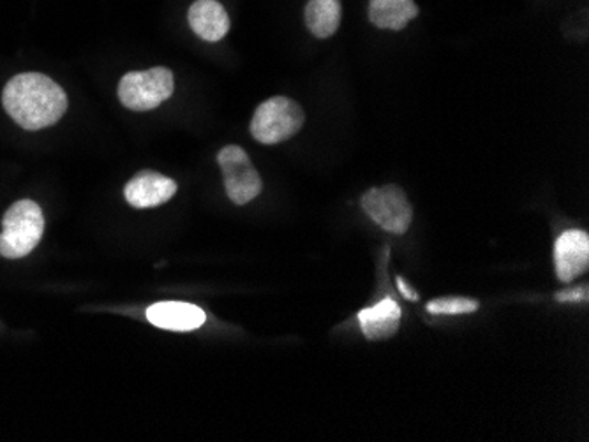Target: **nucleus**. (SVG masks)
Segmentation results:
<instances>
[{
	"mask_svg": "<svg viewBox=\"0 0 589 442\" xmlns=\"http://www.w3.org/2000/svg\"><path fill=\"white\" fill-rule=\"evenodd\" d=\"M6 114L25 131L50 128L64 117L67 96L61 85L41 73H22L9 79L2 93Z\"/></svg>",
	"mask_w": 589,
	"mask_h": 442,
	"instance_id": "nucleus-1",
	"label": "nucleus"
},
{
	"mask_svg": "<svg viewBox=\"0 0 589 442\" xmlns=\"http://www.w3.org/2000/svg\"><path fill=\"white\" fill-rule=\"evenodd\" d=\"M44 233V215L41 206L32 200H20L9 206L2 219L0 256L20 259L31 255Z\"/></svg>",
	"mask_w": 589,
	"mask_h": 442,
	"instance_id": "nucleus-2",
	"label": "nucleus"
},
{
	"mask_svg": "<svg viewBox=\"0 0 589 442\" xmlns=\"http://www.w3.org/2000/svg\"><path fill=\"white\" fill-rule=\"evenodd\" d=\"M303 120L306 115L293 99L270 97L253 115L251 134L258 143L278 145L293 138L302 129Z\"/></svg>",
	"mask_w": 589,
	"mask_h": 442,
	"instance_id": "nucleus-3",
	"label": "nucleus"
},
{
	"mask_svg": "<svg viewBox=\"0 0 589 442\" xmlns=\"http://www.w3.org/2000/svg\"><path fill=\"white\" fill-rule=\"evenodd\" d=\"M175 90L173 73L167 67L131 71L119 84V99L128 110L150 111L163 105Z\"/></svg>",
	"mask_w": 589,
	"mask_h": 442,
	"instance_id": "nucleus-4",
	"label": "nucleus"
},
{
	"mask_svg": "<svg viewBox=\"0 0 589 442\" xmlns=\"http://www.w3.org/2000/svg\"><path fill=\"white\" fill-rule=\"evenodd\" d=\"M362 208L374 224L394 235H405L414 220V208L399 185L370 188L362 196Z\"/></svg>",
	"mask_w": 589,
	"mask_h": 442,
	"instance_id": "nucleus-5",
	"label": "nucleus"
},
{
	"mask_svg": "<svg viewBox=\"0 0 589 442\" xmlns=\"http://www.w3.org/2000/svg\"><path fill=\"white\" fill-rule=\"evenodd\" d=\"M226 194L235 205L243 206L260 196L264 182L246 150L238 145H228L217 153Z\"/></svg>",
	"mask_w": 589,
	"mask_h": 442,
	"instance_id": "nucleus-6",
	"label": "nucleus"
},
{
	"mask_svg": "<svg viewBox=\"0 0 589 442\" xmlns=\"http://www.w3.org/2000/svg\"><path fill=\"white\" fill-rule=\"evenodd\" d=\"M556 276L561 282H572L588 272L589 237L581 229H570L555 246Z\"/></svg>",
	"mask_w": 589,
	"mask_h": 442,
	"instance_id": "nucleus-7",
	"label": "nucleus"
},
{
	"mask_svg": "<svg viewBox=\"0 0 589 442\" xmlns=\"http://www.w3.org/2000/svg\"><path fill=\"white\" fill-rule=\"evenodd\" d=\"M176 193L175 180L161 175L158 171H140L124 187V196L135 208H154L170 202Z\"/></svg>",
	"mask_w": 589,
	"mask_h": 442,
	"instance_id": "nucleus-8",
	"label": "nucleus"
},
{
	"mask_svg": "<svg viewBox=\"0 0 589 442\" xmlns=\"http://www.w3.org/2000/svg\"><path fill=\"white\" fill-rule=\"evenodd\" d=\"M147 320L156 328L170 332H193L205 324L207 315L200 306L182 302H163L147 309Z\"/></svg>",
	"mask_w": 589,
	"mask_h": 442,
	"instance_id": "nucleus-9",
	"label": "nucleus"
},
{
	"mask_svg": "<svg viewBox=\"0 0 589 442\" xmlns=\"http://www.w3.org/2000/svg\"><path fill=\"white\" fill-rule=\"evenodd\" d=\"M194 34L208 43H217L229 31V17L217 0H196L188 13Z\"/></svg>",
	"mask_w": 589,
	"mask_h": 442,
	"instance_id": "nucleus-10",
	"label": "nucleus"
},
{
	"mask_svg": "<svg viewBox=\"0 0 589 442\" xmlns=\"http://www.w3.org/2000/svg\"><path fill=\"white\" fill-rule=\"evenodd\" d=\"M358 321L370 341H387L399 332L400 306L392 298H385L370 309L358 312Z\"/></svg>",
	"mask_w": 589,
	"mask_h": 442,
	"instance_id": "nucleus-11",
	"label": "nucleus"
},
{
	"mask_svg": "<svg viewBox=\"0 0 589 442\" xmlns=\"http://www.w3.org/2000/svg\"><path fill=\"white\" fill-rule=\"evenodd\" d=\"M370 22L378 29L403 31L418 17L415 0H370Z\"/></svg>",
	"mask_w": 589,
	"mask_h": 442,
	"instance_id": "nucleus-12",
	"label": "nucleus"
},
{
	"mask_svg": "<svg viewBox=\"0 0 589 442\" xmlns=\"http://www.w3.org/2000/svg\"><path fill=\"white\" fill-rule=\"evenodd\" d=\"M306 25L318 40L334 35L341 25V0H309Z\"/></svg>",
	"mask_w": 589,
	"mask_h": 442,
	"instance_id": "nucleus-13",
	"label": "nucleus"
},
{
	"mask_svg": "<svg viewBox=\"0 0 589 442\" xmlns=\"http://www.w3.org/2000/svg\"><path fill=\"white\" fill-rule=\"evenodd\" d=\"M479 306L480 303L471 300V298H438V300L427 303V311L431 312V314L459 315L476 312Z\"/></svg>",
	"mask_w": 589,
	"mask_h": 442,
	"instance_id": "nucleus-14",
	"label": "nucleus"
},
{
	"mask_svg": "<svg viewBox=\"0 0 589 442\" xmlns=\"http://www.w3.org/2000/svg\"><path fill=\"white\" fill-rule=\"evenodd\" d=\"M558 302H586L588 300V288H581V290L564 291V293L556 294Z\"/></svg>",
	"mask_w": 589,
	"mask_h": 442,
	"instance_id": "nucleus-15",
	"label": "nucleus"
},
{
	"mask_svg": "<svg viewBox=\"0 0 589 442\" xmlns=\"http://www.w3.org/2000/svg\"><path fill=\"white\" fill-rule=\"evenodd\" d=\"M397 285H399L400 293L405 294V298H408V300H411V302H417L418 294L415 293V291L411 290L408 284H406V281L403 279V277H397Z\"/></svg>",
	"mask_w": 589,
	"mask_h": 442,
	"instance_id": "nucleus-16",
	"label": "nucleus"
}]
</instances>
